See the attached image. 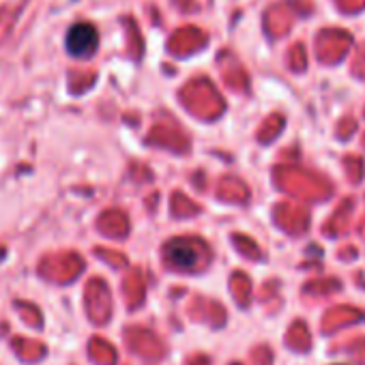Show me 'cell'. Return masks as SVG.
I'll use <instances>...</instances> for the list:
<instances>
[{
  "mask_svg": "<svg viewBox=\"0 0 365 365\" xmlns=\"http://www.w3.org/2000/svg\"><path fill=\"white\" fill-rule=\"evenodd\" d=\"M97 43H99V35L91 24H76L67 35V50L71 56L78 58L91 56L97 50Z\"/></svg>",
  "mask_w": 365,
  "mask_h": 365,
  "instance_id": "1",
  "label": "cell"
},
{
  "mask_svg": "<svg viewBox=\"0 0 365 365\" xmlns=\"http://www.w3.org/2000/svg\"><path fill=\"white\" fill-rule=\"evenodd\" d=\"M165 258L172 267L176 269H194L200 260V250L196 243L187 241V239H176L165 247Z\"/></svg>",
  "mask_w": 365,
  "mask_h": 365,
  "instance_id": "2",
  "label": "cell"
}]
</instances>
